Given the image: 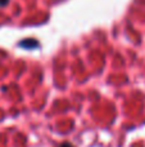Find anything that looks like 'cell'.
<instances>
[{
    "label": "cell",
    "mask_w": 145,
    "mask_h": 147,
    "mask_svg": "<svg viewBox=\"0 0 145 147\" xmlns=\"http://www.w3.org/2000/svg\"><path fill=\"white\" fill-rule=\"evenodd\" d=\"M59 147H73L72 145H69V143H63L62 146H59Z\"/></svg>",
    "instance_id": "obj_3"
},
{
    "label": "cell",
    "mask_w": 145,
    "mask_h": 147,
    "mask_svg": "<svg viewBox=\"0 0 145 147\" xmlns=\"http://www.w3.org/2000/svg\"><path fill=\"white\" fill-rule=\"evenodd\" d=\"M8 4V0H0V7H5Z\"/></svg>",
    "instance_id": "obj_2"
},
{
    "label": "cell",
    "mask_w": 145,
    "mask_h": 147,
    "mask_svg": "<svg viewBox=\"0 0 145 147\" xmlns=\"http://www.w3.org/2000/svg\"><path fill=\"white\" fill-rule=\"evenodd\" d=\"M19 45L23 47V48L30 49V48H37V47H39V43H37V40H31V39H26V40H22V41H21Z\"/></svg>",
    "instance_id": "obj_1"
}]
</instances>
